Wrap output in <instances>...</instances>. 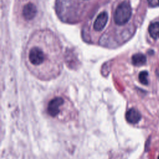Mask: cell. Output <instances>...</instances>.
I'll return each mask as SVG.
<instances>
[{"label":"cell","mask_w":159,"mask_h":159,"mask_svg":"<svg viewBox=\"0 0 159 159\" xmlns=\"http://www.w3.org/2000/svg\"><path fill=\"white\" fill-rule=\"evenodd\" d=\"M148 32L152 38L157 39L159 38V22H155L150 24Z\"/></svg>","instance_id":"obj_8"},{"label":"cell","mask_w":159,"mask_h":159,"mask_svg":"<svg viewBox=\"0 0 159 159\" xmlns=\"http://www.w3.org/2000/svg\"><path fill=\"white\" fill-rule=\"evenodd\" d=\"M158 159H159V156H158Z\"/></svg>","instance_id":"obj_11"},{"label":"cell","mask_w":159,"mask_h":159,"mask_svg":"<svg viewBox=\"0 0 159 159\" xmlns=\"http://www.w3.org/2000/svg\"><path fill=\"white\" fill-rule=\"evenodd\" d=\"M148 73L147 71H142L140 72L139 75V80L142 84L147 85L148 84Z\"/></svg>","instance_id":"obj_9"},{"label":"cell","mask_w":159,"mask_h":159,"mask_svg":"<svg viewBox=\"0 0 159 159\" xmlns=\"http://www.w3.org/2000/svg\"><path fill=\"white\" fill-rule=\"evenodd\" d=\"M140 113L135 109L131 108L129 109L125 114V119L127 121L132 124H136L141 120Z\"/></svg>","instance_id":"obj_6"},{"label":"cell","mask_w":159,"mask_h":159,"mask_svg":"<svg viewBox=\"0 0 159 159\" xmlns=\"http://www.w3.org/2000/svg\"><path fill=\"white\" fill-rule=\"evenodd\" d=\"M37 9L35 5L32 2L25 4L22 9V14L26 20H31L36 16Z\"/></svg>","instance_id":"obj_4"},{"label":"cell","mask_w":159,"mask_h":159,"mask_svg":"<svg viewBox=\"0 0 159 159\" xmlns=\"http://www.w3.org/2000/svg\"><path fill=\"white\" fill-rule=\"evenodd\" d=\"M28 61L31 66L34 67L42 66L48 58L47 53L42 47L38 45L33 46L29 50Z\"/></svg>","instance_id":"obj_1"},{"label":"cell","mask_w":159,"mask_h":159,"mask_svg":"<svg viewBox=\"0 0 159 159\" xmlns=\"http://www.w3.org/2000/svg\"><path fill=\"white\" fill-rule=\"evenodd\" d=\"M131 16L132 9L129 3L127 1H124L119 4L114 11V22L118 25H123L128 22Z\"/></svg>","instance_id":"obj_2"},{"label":"cell","mask_w":159,"mask_h":159,"mask_svg":"<svg viewBox=\"0 0 159 159\" xmlns=\"http://www.w3.org/2000/svg\"><path fill=\"white\" fill-rule=\"evenodd\" d=\"M150 6L155 7L159 6V0H147Z\"/></svg>","instance_id":"obj_10"},{"label":"cell","mask_w":159,"mask_h":159,"mask_svg":"<svg viewBox=\"0 0 159 159\" xmlns=\"http://www.w3.org/2000/svg\"><path fill=\"white\" fill-rule=\"evenodd\" d=\"M147 61L146 57L141 53H137L132 55V62L134 66H140L145 64Z\"/></svg>","instance_id":"obj_7"},{"label":"cell","mask_w":159,"mask_h":159,"mask_svg":"<svg viewBox=\"0 0 159 159\" xmlns=\"http://www.w3.org/2000/svg\"><path fill=\"white\" fill-rule=\"evenodd\" d=\"M108 14L106 12H101L96 18L94 22V29L96 32H100L104 29L108 21Z\"/></svg>","instance_id":"obj_5"},{"label":"cell","mask_w":159,"mask_h":159,"mask_svg":"<svg viewBox=\"0 0 159 159\" xmlns=\"http://www.w3.org/2000/svg\"><path fill=\"white\" fill-rule=\"evenodd\" d=\"M64 99L61 97H55L48 102L47 112L52 117L57 116L60 112V108L63 104Z\"/></svg>","instance_id":"obj_3"}]
</instances>
